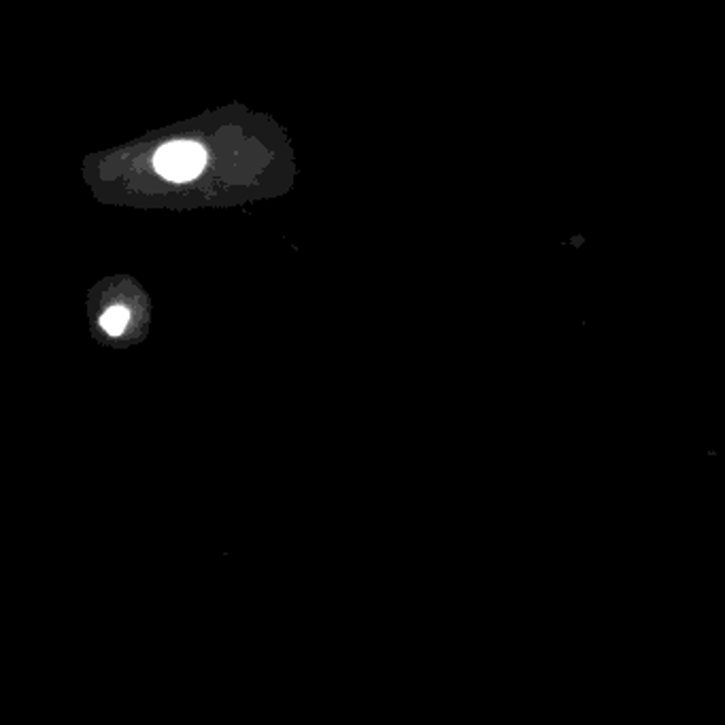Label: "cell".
I'll return each mask as SVG.
<instances>
[{"mask_svg": "<svg viewBox=\"0 0 725 725\" xmlns=\"http://www.w3.org/2000/svg\"><path fill=\"white\" fill-rule=\"evenodd\" d=\"M207 164V151L196 140H170L154 156L158 175L173 184H187L196 179Z\"/></svg>", "mask_w": 725, "mask_h": 725, "instance_id": "obj_1", "label": "cell"}, {"mask_svg": "<svg viewBox=\"0 0 725 725\" xmlns=\"http://www.w3.org/2000/svg\"><path fill=\"white\" fill-rule=\"evenodd\" d=\"M130 324V311L121 304H114L109 306L102 317H100V327L109 334V336H119L126 332V327Z\"/></svg>", "mask_w": 725, "mask_h": 725, "instance_id": "obj_2", "label": "cell"}]
</instances>
